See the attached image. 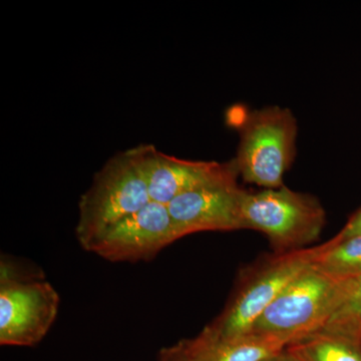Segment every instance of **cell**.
I'll use <instances>...</instances> for the list:
<instances>
[{
  "instance_id": "6da1fadb",
  "label": "cell",
  "mask_w": 361,
  "mask_h": 361,
  "mask_svg": "<svg viewBox=\"0 0 361 361\" xmlns=\"http://www.w3.org/2000/svg\"><path fill=\"white\" fill-rule=\"evenodd\" d=\"M323 248L324 244L284 253L274 252L247 266L240 272L224 310L202 331L222 338L245 334L279 294L313 265Z\"/></svg>"
},
{
  "instance_id": "7c38bea8",
  "label": "cell",
  "mask_w": 361,
  "mask_h": 361,
  "mask_svg": "<svg viewBox=\"0 0 361 361\" xmlns=\"http://www.w3.org/2000/svg\"><path fill=\"white\" fill-rule=\"evenodd\" d=\"M313 266L336 279L361 278V235L341 242L330 239Z\"/></svg>"
},
{
  "instance_id": "8fae6325",
  "label": "cell",
  "mask_w": 361,
  "mask_h": 361,
  "mask_svg": "<svg viewBox=\"0 0 361 361\" xmlns=\"http://www.w3.org/2000/svg\"><path fill=\"white\" fill-rule=\"evenodd\" d=\"M285 350L298 361H361L360 342L325 331L292 342Z\"/></svg>"
},
{
  "instance_id": "e0dca14e",
  "label": "cell",
  "mask_w": 361,
  "mask_h": 361,
  "mask_svg": "<svg viewBox=\"0 0 361 361\" xmlns=\"http://www.w3.org/2000/svg\"><path fill=\"white\" fill-rule=\"evenodd\" d=\"M277 358H278V355L277 356H274V357L268 358V360H263V361H277Z\"/></svg>"
},
{
  "instance_id": "5b68a950",
  "label": "cell",
  "mask_w": 361,
  "mask_h": 361,
  "mask_svg": "<svg viewBox=\"0 0 361 361\" xmlns=\"http://www.w3.org/2000/svg\"><path fill=\"white\" fill-rule=\"evenodd\" d=\"M238 123L240 142L234 161L239 176L263 189L283 187L284 174L296 154L297 123L290 110L268 106L247 114Z\"/></svg>"
},
{
  "instance_id": "7a4b0ae2",
  "label": "cell",
  "mask_w": 361,
  "mask_h": 361,
  "mask_svg": "<svg viewBox=\"0 0 361 361\" xmlns=\"http://www.w3.org/2000/svg\"><path fill=\"white\" fill-rule=\"evenodd\" d=\"M358 279H336L312 265L279 294L248 332L281 337L290 344L315 334L350 295Z\"/></svg>"
},
{
  "instance_id": "5bb4252c",
  "label": "cell",
  "mask_w": 361,
  "mask_h": 361,
  "mask_svg": "<svg viewBox=\"0 0 361 361\" xmlns=\"http://www.w3.org/2000/svg\"><path fill=\"white\" fill-rule=\"evenodd\" d=\"M357 235H361V206L349 217L346 224L336 236L332 237V239L334 241L341 242Z\"/></svg>"
},
{
  "instance_id": "9c48e42d",
  "label": "cell",
  "mask_w": 361,
  "mask_h": 361,
  "mask_svg": "<svg viewBox=\"0 0 361 361\" xmlns=\"http://www.w3.org/2000/svg\"><path fill=\"white\" fill-rule=\"evenodd\" d=\"M133 149L147 180L151 201L166 206L196 188L239 175L234 159L227 163L188 161L166 155L152 145Z\"/></svg>"
},
{
  "instance_id": "2e32d148",
  "label": "cell",
  "mask_w": 361,
  "mask_h": 361,
  "mask_svg": "<svg viewBox=\"0 0 361 361\" xmlns=\"http://www.w3.org/2000/svg\"><path fill=\"white\" fill-rule=\"evenodd\" d=\"M277 361H298L294 357L293 355H291L290 353H287L286 350H284L283 353H280L278 355Z\"/></svg>"
},
{
  "instance_id": "9a60e30c",
  "label": "cell",
  "mask_w": 361,
  "mask_h": 361,
  "mask_svg": "<svg viewBox=\"0 0 361 361\" xmlns=\"http://www.w3.org/2000/svg\"><path fill=\"white\" fill-rule=\"evenodd\" d=\"M159 361H189L184 341H180L170 348L161 349L159 353Z\"/></svg>"
},
{
  "instance_id": "8992f818",
  "label": "cell",
  "mask_w": 361,
  "mask_h": 361,
  "mask_svg": "<svg viewBox=\"0 0 361 361\" xmlns=\"http://www.w3.org/2000/svg\"><path fill=\"white\" fill-rule=\"evenodd\" d=\"M1 261L0 344L35 346L47 336L59 313V295L42 278L21 276Z\"/></svg>"
},
{
  "instance_id": "3957f363",
  "label": "cell",
  "mask_w": 361,
  "mask_h": 361,
  "mask_svg": "<svg viewBox=\"0 0 361 361\" xmlns=\"http://www.w3.org/2000/svg\"><path fill=\"white\" fill-rule=\"evenodd\" d=\"M151 202L134 149L118 153L97 173L80 201L78 241L85 250L103 233Z\"/></svg>"
},
{
  "instance_id": "4fadbf2b",
  "label": "cell",
  "mask_w": 361,
  "mask_h": 361,
  "mask_svg": "<svg viewBox=\"0 0 361 361\" xmlns=\"http://www.w3.org/2000/svg\"><path fill=\"white\" fill-rule=\"evenodd\" d=\"M319 331L337 334L361 343V278L350 295Z\"/></svg>"
},
{
  "instance_id": "52a82bcc",
  "label": "cell",
  "mask_w": 361,
  "mask_h": 361,
  "mask_svg": "<svg viewBox=\"0 0 361 361\" xmlns=\"http://www.w3.org/2000/svg\"><path fill=\"white\" fill-rule=\"evenodd\" d=\"M180 238L168 206L151 201L109 228L87 251L111 262L135 263L152 260Z\"/></svg>"
},
{
  "instance_id": "277c9868",
  "label": "cell",
  "mask_w": 361,
  "mask_h": 361,
  "mask_svg": "<svg viewBox=\"0 0 361 361\" xmlns=\"http://www.w3.org/2000/svg\"><path fill=\"white\" fill-rule=\"evenodd\" d=\"M242 219L244 230L263 233L274 252L284 253L317 241L326 213L316 197L283 186L255 193L245 191Z\"/></svg>"
},
{
  "instance_id": "30bf717a",
  "label": "cell",
  "mask_w": 361,
  "mask_h": 361,
  "mask_svg": "<svg viewBox=\"0 0 361 361\" xmlns=\"http://www.w3.org/2000/svg\"><path fill=\"white\" fill-rule=\"evenodd\" d=\"M184 344L189 361H263L283 353L290 341L253 332L222 338L201 331Z\"/></svg>"
},
{
  "instance_id": "ba28073f",
  "label": "cell",
  "mask_w": 361,
  "mask_h": 361,
  "mask_svg": "<svg viewBox=\"0 0 361 361\" xmlns=\"http://www.w3.org/2000/svg\"><path fill=\"white\" fill-rule=\"evenodd\" d=\"M239 175L209 183L177 197L168 205L182 238L194 233L244 230Z\"/></svg>"
}]
</instances>
